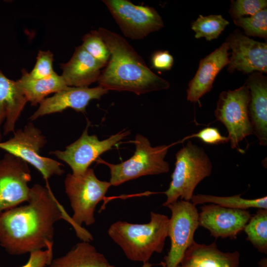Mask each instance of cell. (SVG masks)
Returning a JSON list of instances; mask_svg holds the SVG:
<instances>
[{
    "instance_id": "cell-1",
    "label": "cell",
    "mask_w": 267,
    "mask_h": 267,
    "mask_svg": "<svg viewBox=\"0 0 267 267\" xmlns=\"http://www.w3.org/2000/svg\"><path fill=\"white\" fill-rule=\"evenodd\" d=\"M64 219L83 241L92 235L75 224L54 196L48 185L35 184L30 188L27 204L0 215V245L10 254L20 255L46 248L53 243L54 225Z\"/></svg>"
},
{
    "instance_id": "cell-2",
    "label": "cell",
    "mask_w": 267,
    "mask_h": 267,
    "mask_svg": "<svg viewBox=\"0 0 267 267\" xmlns=\"http://www.w3.org/2000/svg\"><path fill=\"white\" fill-rule=\"evenodd\" d=\"M97 31L110 55L101 71L98 86L108 91H128L137 95L169 88V83L153 72L125 38L103 27Z\"/></svg>"
},
{
    "instance_id": "cell-3",
    "label": "cell",
    "mask_w": 267,
    "mask_h": 267,
    "mask_svg": "<svg viewBox=\"0 0 267 267\" xmlns=\"http://www.w3.org/2000/svg\"><path fill=\"white\" fill-rule=\"evenodd\" d=\"M169 218L151 212L147 223H132L117 221L108 230L110 237L133 261L148 262L152 255L162 252L168 236Z\"/></svg>"
},
{
    "instance_id": "cell-4",
    "label": "cell",
    "mask_w": 267,
    "mask_h": 267,
    "mask_svg": "<svg viewBox=\"0 0 267 267\" xmlns=\"http://www.w3.org/2000/svg\"><path fill=\"white\" fill-rule=\"evenodd\" d=\"M175 167L168 189L164 192L166 201L162 206L178 201H190L197 185L210 176L212 165L204 149L188 141L176 154Z\"/></svg>"
},
{
    "instance_id": "cell-5",
    "label": "cell",
    "mask_w": 267,
    "mask_h": 267,
    "mask_svg": "<svg viewBox=\"0 0 267 267\" xmlns=\"http://www.w3.org/2000/svg\"><path fill=\"white\" fill-rule=\"evenodd\" d=\"M133 142L135 151L128 160L118 164L101 161L109 168L111 185L118 186L142 176L165 174L170 170L165 158L170 145L152 147L148 138L139 134Z\"/></svg>"
},
{
    "instance_id": "cell-6",
    "label": "cell",
    "mask_w": 267,
    "mask_h": 267,
    "mask_svg": "<svg viewBox=\"0 0 267 267\" xmlns=\"http://www.w3.org/2000/svg\"><path fill=\"white\" fill-rule=\"evenodd\" d=\"M111 186L110 182L99 180L89 168L82 174L67 175L65 190L73 212L71 218L76 225L89 226L95 222L96 206Z\"/></svg>"
},
{
    "instance_id": "cell-7",
    "label": "cell",
    "mask_w": 267,
    "mask_h": 267,
    "mask_svg": "<svg viewBox=\"0 0 267 267\" xmlns=\"http://www.w3.org/2000/svg\"><path fill=\"white\" fill-rule=\"evenodd\" d=\"M46 143L42 132L30 122L23 129L14 132L12 137L0 141V149L34 167L47 180L53 175H62L64 171L60 162L40 155V151Z\"/></svg>"
},
{
    "instance_id": "cell-8",
    "label": "cell",
    "mask_w": 267,
    "mask_h": 267,
    "mask_svg": "<svg viewBox=\"0 0 267 267\" xmlns=\"http://www.w3.org/2000/svg\"><path fill=\"white\" fill-rule=\"evenodd\" d=\"M249 89L245 83L234 90L222 91L214 111L216 119L226 127L232 149L246 136L253 134L249 115Z\"/></svg>"
},
{
    "instance_id": "cell-9",
    "label": "cell",
    "mask_w": 267,
    "mask_h": 267,
    "mask_svg": "<svg viewBox=\"0 0 267 267\" xmlns=\"http://www.w3.org/2000/svg\"><path fill=\"white\" fill-rule=\"evenodd\" d=\"M166 207L172 213L168 228L171 246L161 265L163 267H177L194 241V233L199 226V213L196 205L190 201L178 200Z\"/></svg>"
},
{
    "instance_id": "cell-10",
    "label": "cell",
    "mask_w": 267,
    "mask_h": 267,
    "mask_svg": "<svg viewBox=\"0 0 267 267\" xmlns=\"http://www.w3.org/2000/svg\"><path fill=\"white\" fill-rule=\"evenodd\" d=\"M123 34L140 40L164 27L161 16L153 7L138 5L128 0H103Z\"/></svg>"
},
{
    "instance_id": "cell-11",
    "label": "cell",
    "mask_w": 267,
    "mask_h": 267,
    "mask_svg": "<svg viewBox=\"0 0 267 267\" xmlns=\"http://www.w3.org/2000/svg\"><path fill=\"white\" fill-rule=\"evenodd\" d=\"M88 127L89 124L80 138L67 146L65 150H57L49 153L67 163L74 175L84 173L101 154L130 134L129 131L124 130L100 140L96 135L88 134Z\"/></svg>"
},
{
    "instance_id": "cell-12",
    "label": "cell",
    "mask_w": 267,
    "mask_h": 267,
    "mask_svg": "<svg viewBox=\"0 0 267 267\" xmlns=\"http://www.w3.org/2000/svg\"><path fill=\"white\" fill-rule=\"evenodd\" d=\"M31 172L26 162L8 153L0 160V215L27 202Z\"/></svg>"
},
{
    "instance_id": "cell-13",
    "label": "cell",
    "mask_w": 267,
    "mask_h": 267,
    "mask_svg": "<svg viewBox=\"0 0 267 267\" xmlns=\"http://www.w3.org/2000/svg\"><path fill=\"white\" fill-rule=\"evenodd\" d=\"M231 49L227 70L244 74L267 73V44L254 40L236 29L226 41Z\"/></svg>"
},
{
    "instance_id": "cell-14",
    "label": "cell",
    "mask_w": 267,
    "mask_h": 267,
    "mask_svg": "<svg viewBox=\"0 0 267 267\" xmlns=\"http://www.w3.org/2000/svg\"><path fill=\"white\" fill-rule=\"evenodd\" d=\"M199 213V226L215 238L236 239L244 230L251 215L248 211L222 207L215 204L204 205Z\"/></svg>"
},
{
    "instance_id": "cell-15",
    "label": "cell",
    "mask_w": 267,
    "mask_h": 267,
    "mask_svg": "<svg viewBox=\"0 0 267 267\" xmlns=\"http://www.w3.org/2000/svg\"><path fill=\"white\" fill-rule=\"evenodd\" d=\"M108 92L99 86L94 88L68 87L45 98L29 119L33 121L41 116L61 112L68 108L85 113L91 100L100 99Z\"/></svg>"
},
{
    "instance_id": "cell-16",
    "label": "cell",
    "mask_w": 267,
    "mask_h": 267,
    "mask_svg": "<svg viewBox=\"0 0 267 267\" xmlns=\"http://www.w3.org/2000/svg\"><path fill=\"white\" fill-rule=\"evenodd\" d=\"M229 49L228 45L225 42L201 59L196 74L188 85L186 90L187 100L196 102L211 91L219 73L229 64Z\"/></svg>"
},
{
    "instance_id": "cell-17",
    "label": "cell",
    "mask_w": 267,
    "mask_h": 267,
    "mask_svg": "<svg viewBox=\"0 0 267 267\" xmlns=\"http://www.w3.org/2000/svg\"><path fill=\"white\" fill-rule=\"evenodd\" d=\"M245 83L250 91L249 115L253 134L261 146L267 145V78L263 73L253 72Z\"/></svg>"
},
{
    "instance_id": "cell-18",
    "label": "cell",
    "mask_w": 267,
    "mask_h": 267,
    "mask_svg": "<svg viewBox=\"0 0 267 267\" xmlns=\"http://www.w3.org/2000/svg\"><path fill=\"white\" fill-rule=\"evenodd\" d=\"M102 66L81 45L76 47L68 62L61 65L62 77L68 87H88L97 82Z\"/></svg>"
},
{
    "instance_id": "cell-19",
    "label": "cell",
    "mask_w": 267,
    "mask_h": 267,
    "mask_svg": "<svg viewBox=\"0 0 267 267\" xmlns=\"http://www.w3.org/2000/svg\"><path fill=\"white\" fill-rule=\"evenodd\" d=\"M239 258L238 252H222L215 242L206 245L194 241L177 267H239Z\"/></svg>"
},
{
    "instance_id": "cell-20",
    "label": "cell",
    "mask_w": 267,
    "mask_h": 267,
    "mask_svg": "<svg viewBox=\"0 0 267 267\" xmlns=\"http://www.w3.org/2000/svg\"><path fill=\"white\" fill-rule=\"evenodd\" d=\"M27 100L17 83L7 78L0 70V127L3 120V134L14 132L18 120ZM2 135L0 131V142Z\"/></svg>"
},
{
    "instance_id": "cell-21",
    "label": "cell",
    "mask_w": 267,
    "mask_h": 267,
    "mask_svg": "<svg viewBox=\"0 0 267 267\" xmlns=\"http://www.w3.org/2000/svg\"><path fill=\"white\" fill-rule=\"evenodd\" d=\"M18 86L32 106L40 104L48 94L61 91L68 86L62 76L55 72L42 79L31 78L25 69L22 71L21 77L16 81Z\"/></svg>"
},
{
    "instance_id": "cell-22",
    "label": "cell",
    "mask_w": 267,
    "mask_h": 267,
    "mask_svg": "<svg viewBox=\"0 0 267 267\" xmlns=\"http://www.w3.org/2000/svg\"><path fill=\"white\" fill-rule=\"evenodd\" d=\"M45 267H115L89 242L77 243L65 255Z\"/></svg>"
},
{
    "instance_id": "cell-23",
    "label": "cell",
    "mask_w": 267,
    "mask_h": 267,
    "mask_svg": "<svg viewBox=\"0 0 267 267\" xmlns=\"http://www.w3.org/2000/svg\"><path fill=\"white\" fill-rule=\"evenodd\" d=\"M241 194L231 196H217L211 195H193L191 201L195 205L210 203L218 205L222 207L247 210L254 208L267 209V197L256 199H245L241 197Z\"/></svg>"
},
{
    "instance_id": "cell-24",
    "label": "cell",
    "mask_w": 267,
    "mask_h": 267,
    "mask_svg": "<svg viewBox=\"0 0 267 267\" xmlns=\"http://www.w3.org/2000/svg\"><path fill=\"white\" fill-rule=\"evenodd\" d=\"M249 241L261 253H267V209H258L244 229Z\"/></svg>"
},
{
    "instance_id": "cell-25",
    "label": "cell",
    "mask_w": 267,
    "mask_h": 267,
    "mask_svg": "<svg viewBox=\"0 0 267 267\" xmlns=\"http://www.w3.org/2000/svg\"><path fill=\"white\" fill-rule=\"evenodd\" d=\"M229 24L222 15H199L192 22L191 29L195 33V38H204L210 41L217 39Z\"/></svg>"
},
{
    "instance_id": "cell-26",
    "label": "cell",
    "mask_w": 267,
    "mask_h": 267,
    "mask_svg": "<svg viewBox=\"0 0 267 267\" xmlns=\"http://www.w3.org/2000/svg\"><path fill=\"white\" fill-rule=\"evenodd\" d=\"M234 23L242 28L246 36L267 38V9H262L249 17L233 19Z\"/></svg>"
},
{
    "instance_id": "cell-27",
    "label": "cell",
    "mask_w": 267,
    "mask_h": 267,
    "mask_svg": "<svg viewBox=\"0 0 267 267\" xmlns=\"http://www.w3.org/2000/svg\"><path fill=\"white\" fill-rule=\"evenodd\" d=\"M81 46L102 67L105 66L110 58L109 49L97 30H93L85 35Z\"/></svg>"
},
{
    "instance_id": "cell-28",
    "label": "cell",
    "mask_w": 267,
    "mask_h": 267,
    "mask_svg": "<svg viewBox=\"0 0 267 267\" xmlns=\"http://www.w3.org/2000/svg\"><path fill=\"white\" fill-rule=\"evenodd\" d=\"M229 13L233 19L244 16H252L260 10L267 8V0H231Z\"/></svg>"
},
{
    "instance_id": "cell-29",
    "label": "cell",
    "mask_w": 267,
    "mask_h": 267,
    "mask_svg": "<svg viewBox=\"0 0 267 267\" xmlns=\"http://www.w3.org/2000/svg\"><path fill=\"white\" fill-rule=\"evenodd\" d=\"M53 54L49 50H39L35 65L29 73V76L36 79L47 78L55 73L53 67Z\"/></svg>"
},
{
    "instance_id": "cell-30",
    "label": "cell",
    "mask_w": 267,
    "mask_h": 267,
    "mask_svg": "<svg viewBox=\"0 0 267 267\" xmlns=\"http://www.w3.org/2000/svg\"><path fill=\"white\" fill-rule=\"evenodd\" d=\"M190 138H197L205 143L211 145H218L229 141L228 138L222 135L218 129L211 127L204 128L196 134L186 136L183 140Z\"/></svg>"
},
{
    "instance_id": "cell-31",
    "label": "cell",
    "mask_w": 267,
    "mask_h": 267,
    "mask_svg": "<svg viewBox=\"0 0 267 267\" xmlns=\"http://www.w3.org/2000/svg\"><path fill=\"white\" fill-rule=\"evenodd\" d=\"M53 243L49 244L45 250L30 253L26 264L20 267H45L53 260Z\"/></svg>"
},
{
    "instance_id": "cell-32",
    "label": "cell",
    "mask_w": 267,
    "mask_h": 267,
    "mask_svg": "<svg viewBox=\"0 0 267 267\" xmlns=\"http://www.w3.org/2000/svg\"><path fill=\"white\" fill-rule=\"evenodd\" d=\"M174 63L173 56L167 50L157 51L151 57L152 66L157 70H170L173 67Z\"/></svg>"
},
{
    "instance_id": "cell-33",
    "label": "cell",
    "mask_w": 267,
    "mask_h": 267,
    "mask_svg": "<svg viewBox=\"0 0 267 267\" xmlns=\"http://www.w3.org/2000/svg\"><path fill=\"white\" fill-rule=\"evenodd\" d=\"M152 264L149 263L148 262H146L143 263V265L141 267H151Z\"/></svg>"
}]
</instances>
